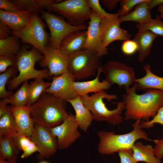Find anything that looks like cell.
<instances>
[{
  "label": "cell",
  "instance_id": "cell-1",
  "mask_svg": "<svg viewBox=\"0 0 163 163\" xmlns=\"http://www.w3.org/2000/svg\"><path fill=\"white\" fill-rule=\"evenodd\" d=\"M137 84L125 88V94L123 95L125 102V117L126 120H143L148 121L154 117L158 110L163 106V91L149 89L142 94L136 92Z\"/></svg>",
  "mask_w": 163,
  "mask_h": 163
},
{
  "label": "cell",
  "instance_id": "cell-2",
  "mask_svg": "<svg viewBox=\"0 0 163 163\" xmlns=\"http://www.w3.org/2000/svg\"><path fill=\"white\" fill-rule=\"evenodd\" d=\"M65 100L43 92L31 105L30 115L35 124L51 128L61 124L68 117Z\"/></svg>",
  "mask_w": 163,
  "mask_h": 163
},
{
  "label": "cell",
  "instance_id": "cell-3",
  "mask_svg": "<svg viewBox=\"0 0 163 163\" xmlns=\"http://www.w3.org/2000/svg\"><path fill=\"white\" fill-rule=\"evenodd\" d=\"M141 120L138 119L132 125L133 129L131 132L123 134H116L114 131L104 130L97 133L99 139L97 147L101 154L111 155L115 152L128 149H132L136 141L139 139L151 140L146 133L142 130Z\"/></svg>",
  "mask_w": 163,
  "mask_h": 163
},
{
  "label": "cell",
  "instance_id": "cell-4",
  "mask_svg": "<svg viewBox=\"0 0 163 163\" xmlns=\"http://www.w3.org/2000/svg\"><path fill=\"white\" fill-rule=\"evenodd\" d=\"M81 97L84 105L92 113L94 120L107 122L113 126L118 125L123 121L124 118L121 114L122 111L125 109V102L122 101L117 103V107L110 110L104 102V99L108 101L117 99V95L108 94L103 91L91 96L87 94Z\"/></svg>",
  "mask_w": 163,
  "mask_h": 163
},
{
  "label": "cell",
  "instance_id": "cell-5",
  "mask_svg": "<svg viewBox=\"0 0 163 163\" xmlns=\"http://www.w3.org/2000/svg\"><path fill=\"white\" fill-rule=\"evenodd\" d=\"M26 47L22 48L16 56V66L19 73L17 76L8 81L7 85L10 91L15 89L22 83L30 79L50 78L47 69L38 70L34 68L35 63L43 58V55L34 47L29 50Z\"/></svg>",
  "mask_w": 163,
  "mask_h": 163
},
{
  "label": "cell",
  "instance_id": "cell-6",
  "mask_svg": "<svg viewBox=\"0 0 163 163\" xmlns=\"http://www.w3.org/2000/svg\"><path fill=\"white\" fill-rule=\"evenodd\" d=\"M67 56L68 72L75 80L84 79L94 75L102 66L101 57L91 50L84 49Z\"/></svg>",
  "mask_w": 163,
  "mask_h": 163
},
{
  "label": "cell",
  "instance_id": "cell-7",
  "mask_svg": "<svg viewBox=\"0 0 163 163\" xmlns=\"http://www.w3.org/2000/svg\"><path fill=\"white\" fill-rule=\"evenodd\" d=\"M45 9L58 13L74 26L85 24L89 20L91 12L87 0H61L47 6Z\"/></svg>",
  "mask_w": 163,
  "mask_h": 163
},
{
  "label": "cell",
  "instance_id": "cell-8",
  "mask_svg": "<svg viewBox=\"0 0 163 163\" xmlns=\"http://www.w3.org/2000/svg\"><path fill=\"white\" fill-rule=\"evenodd\" d=\"M46 25L38 14L32 13L26 27L18 31H11V35L18 37L21 42L33 45L43 54L48 44L50 35L45 29Z\"/></svg>",
  "mask_w": 163,
  "mask_h": 163
},
{
  "label": "cell",
  "instance_id": "cell-9",
  "mask_svg": "<svg viewBox=\"0 0 163 163\" xmlns=\"http://www.w3.org/2000/svg\"><path fill=\"white\" fill-rule=\"evenodd\" d=\"M41 18L45 21L50 31V37L47 45L59 49L62 40L71 33L78 30H86V24L74 26L65 21L64 18L44 10L41 13Z\"/></svg>",
  "mask_w": 163,
  "mask_h": 163
},
{
  "label": "cell",
  "instance_id": "cell-10",
  "mask_svg": "<svg viewBox=\"0 0 163 163\" xmlns=\"http://www.w3.org/2000/svg\"><path fill=\"white\" fill-rule=\"evenodd\" d=\"M104 80L111 85L116 84L120 88L125 89L133 85L136 78L133 68L121 62L110 60L102 66Z\"/></svg>",
  "mask_w": 163,
  "mask_h": 163
},
{
  "label": "cell",
  "instance_id": "cell-11",
  "mask_svg": "<svg viewBox=\"0 0 163 163\" xmlns=\"http://www.w3.org/2000/svg\"><path fill=\"white\" fill-rule=\"evenodd\" d=\"M30 138L39 149L37 158L40 160L53 156L58 149L57 138L49 128L34 124Z\"/></svg>",
  "mask_w": 163,
  "mask_h": 163
},
{
  "label": "cell",
  "instance_id": "cell-12",
  "mask_svg": "<svg viewBox=\"0 0 163 163\" xmlns=\"http://www.w3.org/2000/svg\"><path fill=\"white\" fill-rule=\"evenodd\" d=\"M78 128L75 115L71 113L61 124L50 128L52 133L57 138L58 149H67L78 139L81 136Z\"/></svg>",
  "mask_w": 163,
  "mask_h": 163
},
{
  "label": "cell",
  "instance_id": "cell-13",
  "mask_svg": "<svg viewBox=\"0 0 163 163\" xmlns=\"http://www.w3.org/2000/svg\"><path fill=\"white\" fill-rule=\"evenodd\" d=\"M43 58L39 61L42 67H47L50 77L59 75L68 72V56L62 54L59 49L47 45L44 48Z\"/></svg>",
  "mask_w": 163,
  "mask_h": 163
},
{
  "label": "cell",
  "instance_id": "cell-14",
  "mask_svg": "<svg viewBox=\"0 0 163 163\" xmlns=\"http://www.w3.org/2000/svg\"><path fill=\"white\" fill-rule=\"evenodd\" d=\"M119 18L112 19L103 18L101 19L100 25L101 38L105 48L114 41H124L131 38L128 31L120 27Z\"/></svg>",
  "mask_w": 163,
  "mask_h": 163
},
{
  "label": "cell",
  "instance_id": "cell-15",
  "mask_svg": "<svg viewBox=\"0 0 163 163\" xmlns=\"http://www.w3.org/2000/svg\"><path fill=\"white\" fill-rule=\"evenodd\" d=\"M51 78L52 81L50 86L44 92L49 93L66 101L78 95L74 87L75 80L69 72Z\"/></svg>",
  "mask_w": 163,
  "mask_h": 163
},
{
  "label": "cell",
  "instance_id": "cell-16",
  "mask_svg": "<svg viewBox=\"0 0 163 163\" xmlns=\"http://www.w3.org/2000/svg\"><path fill=\"white\" fill-rule=\"evenodd\" d=\"M102 18L91 10L84 47V49L96 52L101 57L108 53L107 48L103 46L101 40L100 25Z\"/></svg>",
  "mask_w": 163,
  "mask_h": 163
},
{
  "label": "cell",
  "instance_id": "cell-17",
  "mask_svg": "<svg viewBox=\"0 0 163 163\" xmlns=\"http://www.w3.org/2000/svg\"><path fill=\"white\" fill-rule=\"evenodd\" d=\"M31 105L11 106L17 132L29 137L31 136L35 124L30 115Z\"/></svg>",
  "mask_w": 163,
  "mask_h": 163
},
{
  "label": "cell",
  "instance_id": "cell-18",
  "mask_svg": "<svg viewBox=\"0 0 163 163\" xmlns=\"http://www.w3.org/2000/svg\"><path fill=\"white\" fill-rule=\"evenodd\" d=\"M86 30L75 31L67 36L59 45V50L61 53L68 56L83 50L86 38Z\"/></svg>",
  "mask_w": 163,
  "mask_h": 163
},
{
  "label": "cell",
  "instance_id": "cell-19",
  "mask_svg": "<svg viewBox=\"0 0 163 163\" xmlns=\"http://www.w3.org/2000/svg\"><path fill=\"white\" fill-rule=\"evenodd\" d=\"M32 14L27 10L10 12L0 9V21L7 24L12 31H18L26 27Z\"/></svg>",
  "mask_w": 163,
  "mask_h": 163
},
{
  "label": "cell",
  "instance_id": "cell-20",
  "mask_svg": "<svg viewBox=\"0 0 163 163\" xmlns=\"http://www.w3.org/2000/svg\"><path fill=\"white\" fill-rule=\"evenodd\" d=\"M102 72V66L98 69L96 77L88 81L76 82L74 83L75 91L78 95H87L90 93L100 92L109 89L111 85L104 79L102 82L99 80V77Z\"/></svg>",
  "mask_w": 163,
  "mask_h": 163
},
{
  "label": "cell",
  "instance_id": "cell-21",
  "mask_svg": "<svg viewBox=\"0 0 163 163\" xmlns=\"http://www.w3.org/2000/svg\"><path fill=\"white\" fill-rule=\"evenodd\" d=\"M67 101L70 103L75 111V119L79 128L86 132L94 119L90 111L84 105L81 96L78 95L75 98Z\"/></svg>",
  "mask_w": 163,
  "mask_h": 163
},
{
  "label": "cell",
  "instance_id": "cell-22",
  "mask_svg": "<svg viewBox=\"0 0 163 163\" xmlns=\"http://www.w3.org/2000/svg\"><path fill=\"white\" fill-rule=\"evenodd\" d=\"M158 36L150 31H138L133 40L136 42L138 52V58L143 62L150 54L154 41Z\"/></svg>",
  "mask_w": 163,
  "mask_h": 163
},
{
  "label": "cell",
  "instance_id": "cell-23",
  "mask_svg": "<svg viewBox=\"0 0 163 163\" xmlns=\"http://www.w3.org/2000/svg\"><path fill=\"white\" fill-rule=\"evenodd\" d=\"M143 68L146 72L145 75L135 80L137 84L136 90L155 89L163 91V77L153 73L149 64L145 65Z\"/></svg>",
  "mask_w": 163,
  "mask_h": 163
},
{
  "label": "cell",
  "instance_id": "cell-24",
  "mask_svg": "<svg viewBox=\"0 0 163 163\" xmlns=\"http://www.w3.org/2000/svg\"><path fill=\"white\" fill-rule=\"evenodd\" d=\"M148 0H145L136 6L134 10L126 15L119 17L120 23L125 21H132L142 24L149 22L152 18L151 11L148 6Z\"/></svg>",
  "mask_w": 163,
  "mask_h": 163
},
{
  "label": "cell",
  "instance_id": "cell-25",
  "mask_svg": "<svg viewBox=\"0 0 163 163\" xmlns=\"http://www.w3.org/2000/svg\"><path fill=\"white\" fill-rule=\"evenodd\" d=\"M132 150L136 161L147 163H161L160 159L155 156L154 148L150 145H145L141 142H135Z\"/></svg>",
  "mask_w": 163,
  "mask_h": 163
},
{
  "label": "cell",
  "instance_id": "cell-26",
  "mask_svg": "<svg viewBox=\"0 0 163 163\" xmlns=\"http://www.w3.org/2000/svg\"><path fill=\"white\" fill-rule=\"evenodd\" d=\"M19 150L13 136H0V158L16 162Z\"/></svg>",
  "mask_w": 163,
  "mask_h": 163
},
{
  "label": "cell",
  "instance_id": "cell-27",
  "mask_svg": "<svg viewBox=\"0 0 163 163\" xmlns=\"http://www.w3.org/2000/svg\"><path fill=\"white\" fill-rule=\"evenodd\" d=\"M11 2L18 6L21 10H27L38 14L43 11L47 6L61 0H11Z\"/></svg>",
  "mask_w": 163,
  "mask_h": 163
},
{
  "label": "cell",
  "instance_id": "cell-28",
  "mask_svg": "<svg viewBox=\"0 0 163 163\" xmlns=\"http://www.w3.org/2000/svg\"><path fill=\"white\" fill-rule=\"evenodd\" d=\"M17 133L11 106H8L6 111L0 117V136H14Z\"/></svg>",
  "mask_w": 163,
  "mask_h": 163
},
{
  "label": "cell",
  "instance_id": "cell-29",
  "mask_svg": "<svg viewBox=\"0 0 163 163\" xmlns=\"http://www.w3.org/2000/svg\"><path fill=\"white\" fill-rule=\"evenodd\" d=\"M20 40L18 37L14 35L6 39L0 40V56H16L22 48Z\"/></svg>",
  "mask_w": 163,
  "mask_h": 163
},
{
  "label": "cell",
  "instance_id": "cell-30",
  "mask_svg": "<svg viewBox=\"0 0 163 163\" xmlns=\"http://www.w3.org/2000/svg\"><path fill=\"white\" fill-rule=\"evenodd\" d=\"M28 81L24 82L15 93L7 97L8 104L11 106L21 107L28 105L30 97Z\"/></svg>",
  "mask_w": 163,
  "mask_h": 163
},
{
  "label": "cell",
  "instance_id": "cell-31",
  "mask_svg": "<svg viewBox=\"0 0 163 163\" xmlns=\"http://www.w3.org/2000/svg\"><path fill=\"white\" fill-rule=\"evenodd\" d=\"M13 137L19 150L23 152L21 158H27L34 153L39 152V149L30 137L18 133Z\"/></svg>",
  "mask_w": 163,
  "mask_h": 163
},
{
  "label": "cell",
  "instance_id": "cell-32",
  "mask_svg": "<svg viewBox=\"0 0 163 163\" xmlns=\"http://www.w3.org/2000/svg\"><path fill=\"white\" fill-rule=\"evenodd\" d=\"M51 83L45 82L41 78H36L34 81L30 82L29 86L30 100L28 105H31L35 102L49 87Z\"/></svg>",
  "mask_w": 163,
  "mask_h": 163
},
{
  "label": "cell",
  "instance_id": "cell-33",
  "mask_svg": "<svg viewBox=\"0 0 163 163\" xmlns=\"http://www.w3.org/2000/svg\"><path fill=\"white\" fill-rule=\"evenodd\" d=\"M138 31L148 30L158 36H163V21L159 15H157L155 19L145 24H138L135 25Z\"/></svg>",
  "mask_w": 163,
  "mask_h": 163
},
{
  "label": "cell",
  "instance_id": "cell-34",
  "mask_svg": "<svg viewBox=\"0 0 163 163\" xmlns=\"http://www.w3.org/2000/svg\"><path fill=\"white\" fill-rule=\"evenodd\" d=\"M18 71L16 66L9 67L5 72L0 75V98L1 99L7 98L13 93L11 91L6 90L5 86L8 79L14 76Z\"/></svg>",
  "mask_w": 163,
  "mask_h": 163
},
{
  "label": "cell",
  "instance_id": "cell-35",
  "mask_svg": "<svg viewBox=\"0 0 163 163\" xmlns=\"http://www.w3.org/2000/svg\"><path fill=\"white\" fill-rule=\"evenodd\" d=\"M87 1L91 9L103 18L112 19L120 17L118 12L111 14L106 12L100 5L99 0H87Z\"/></svg>",
  "mask_w": 163,
  "mask_h": 163
},
{
  "label": "cell",
  "instance_id": "cell-36",
  "mask_svg": "<svg viewBox=\"0 0 163 163\" xmlns=\"http://www.w3.org/2000/svg\"><path fill=\"white\" fill-rule=\"evenodd\" d=\"M145 0H122L120 1V7L118 12L120 17L126 15L133 8L139 3Z\"/></svg>",
  "mask_w": 163,
  "mask_h": 163
},
{
  "label": "cell",
  "instance_id": "cell-37",
  "mask_svg": "<svg viewBox=\"0 0 163 163\" xmlns=\"http://www.w3.org/2000/svg\"><path fill=\"white\" fill-rule=\"evenodd\" d=\"M155 123L161 124L163 126V106L158 110L156 114L152 120L148 121H141L140 125L142 128H149L154 126ZM163 134V130L162 131ZM162 139H163V136Z\"/></svg>",
  "mask_w": 163,
  "mask_h": 163
},
{
  "label": "cell",
  "instance_id": "cell-38",
  "mask_svg": "<svg viewBox=\"0 0 163 163\" xmlns=\"http://www.w3.org/2000/svg\"><path fill=\"white\" fill-rule=\"evenodd\" d=\"M122 53L125 55L130 56L135 54L138 50L136 42L133 40H127L123 41L121 46Z\"/></svg>",
  "mask_w": 163,
  "mask_h": 163
},
{
  "label": "cell",
  "instance_id": "cell-39",
  "mask_svg": "<svg viewBox=\"0 0 163 163\" xmlns=\"http://www.w3.org/2000/svg\"><path fill=\"white\" fill-rule=\"evenodd\" d=\"M16 56H0V73L5 72L10 67H16Z\"/></svg>",
  "mask_w": 163,
  "mask_h": 163
},
{
  "label": "cell",
  "instance_id": "cell-40",
  "mask_svg": "<svg viewBox=\"0 0 163 163\" xmlns=\"http://www.w3.org/2000/svg\"><path fill=\"white\" fill-rule=\"evenodd\" d=\"M132 149H128L120 151L118 155L121 163H137L133 156Z\"/></svg>",
  "mask_w": 163,
  "mask_h": 163
},
{
  "label": "cell",
  "instance_id": "cell-41",
  "mask_svg": "<svg viewBox=\"0 0 163 163\" xmlns=\"http://www.w3.org/2000/svg\"><path fill=\"white\" fill-rule=\"evenodd\" d=\"M0 9L10 12L21 10L18 6L8 0H0Z\"/></svg>",
  "mask_w": 163,
  "mask_h": 163
},
{
  "label": "cell",
  "instance_id": "cell-42",
  "mask_svg": "<svg viewBox=\"0 0 163 163\" xmlns=\"http://www.w3.org/2000/svg\"><path fill=\"white\" fill-rule=\"evenodd\" d=\"M152 141L156 144L154 148L155 154L157 158L161 160L163 157V139Z\"/></svg>",
  "mask_w": 163,
  "mask_h": 163
},
{
  "label": "cell",
  "instance_id": "cell-43",
  "mask_svg": "<svg viewBox=\"0 0 163 163\" xmlns=\"http://www.w3.org/2000/svg\"><path fill=\"white\" fill-rule=\"evenodd\" d=\"M11 29L7 24L0 21V40L6 39L11 36Z\"/></svg>",
  "mask_w": 163,
  "mask_h": 163
},
{
  "label": "cell",
  "instance_id": "cell-44",
  "mask_svg": "<svg viewBox=\"0 0 163 163\" xmlns=\"http://www.w3.org/2000/svg\"><path fill=\"white\" fill-rule=\"evenodd\" d=\"M120 1L118 0H101V2L105 8L109 10H112L116 8Z\"/></svg>",
  "mask_w": 163,
  "mask_h": 163
},
{
  "label": "cell",
  "instance_id": "cell-45",
  "mask_svg": "<svg viewBox=\"0 0 163 163\" xmlns=\"http://www.w3.org/2000/svg\"><path fill=\"white\" fill-rule=\"evenodd\" d=\"M148 6L151 11L154 8L163 5V0H149L148 2Z\"/></svg>",
  "mask_w": 163,
  "mask_h": 163
},
{
  "label": "cell",
  "instance_id": "cell-46",
  "mask_svg": "<svg viewBox=\"0 0 163 163\" xmlns=\"http://www.w3.org/2000/svg\"><path fill=\"white\" fill-rule=\"evenodd\" d=\"M7 97L2 99L0 101V117H1L6 110L8 106Z\"/></svg>",
  "mask_w": 163,
  "mask_h": 163
},
{
  "label": "cell",
  "instance_id": "cell-47",
  "mask_svg": "<svg viewBox=\"0 0 163 163\" xmlns=\"http://www.w3.org/2000/svg\"><path fill=\"white\" fill-rule=\"evenodd\" d=\"M157 10L160 13V18L161 19H163V5L158 6Z\"/></svg>",
  "mask_w": 163,
  "mask_h": 163
},
{
  "label": "cell",
  "instance_id": "cell-48",
  "mask_svg": "<svg viewBox=\"0 0 163 163\" xmlns=\"http://www.w3.org/2000/svg\"><path fill=\"white\" fill-rule=\"evenodd\" d=\"M0 163H17L6 160L4 159L0 158Z\"/></svg>",
  "mask_w": 163,
  "mask_h": 163
},
{
  "label": "cell",
  "instance_id": "cell-49",
  "mask_svg": "<svg viewBox=\"0 0 163 163\" xmlns=\"http://www.w3.org/2000/svg\"><path fill=\"white\" fill-rule=\"evenodd\" d=\"M39 163H49L48 162L46 161H40Z\"/></svg>",
  "mask_w": 163,
  "mask_h": 163
}]
</instances>
